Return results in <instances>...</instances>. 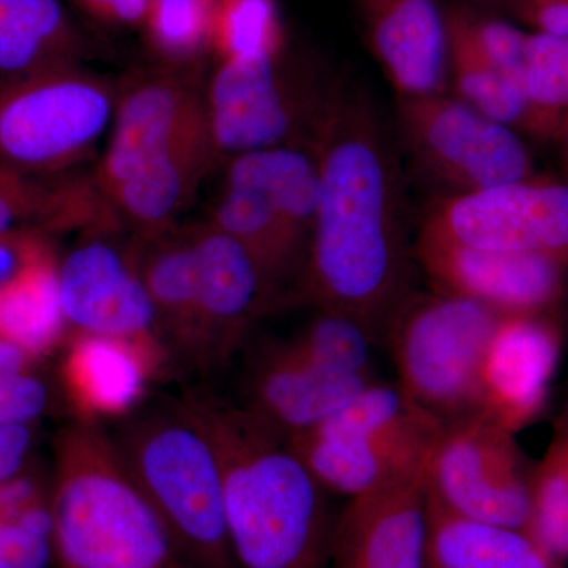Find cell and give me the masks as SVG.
Masks as SVG:
<instances>
[{
    "label": "cell",
    "instance_id": "1",
    "mask_svg": "<svg viewBox=\"0 0 568 568\" xmlns=\"http://www.w3.org/2000/svg\"><path fill=\"white\" fill-rule=\"evenodd\" d=\"M310 149L320 197L302 298L353 317L379 339L409 295L414 256L395 142L368 91L339 81Z\"/></svg>",
    "mask_w": 568,
    "mask_h": 568
},
{
    "label": "cell",
    "instance_id": "2",
    "mask_svg": "<svg viewBox=\"0 0 568 568\" xmlns=\"http://www.w3.org/2000/svg\"><path fill=\"white\" fill-rule=\"evenodd\" d=\"M190 407L222 470L224 517L241 568H327L334 523L327 489L286 439L245 407L194 395Z\"/></svg>",
    "mask_w": 568,
    "mask_h": 568
},
{
    "label": "cell",
    "instance_id": "3",
    "mask_svg": "<svg viewBox=\"0 0 568 568\" xmlns=\"http://www.w3.org/2000/svg\"><path fill=\"white\" fill-rule=\"evenodd\" d=\"M50 504L59 568H190L118 446L92 422L59 435Z\"/></svg>",
    "mask_w": 568,
    "mask_h": 568
},
{
    "label": "cell",
    "instance_id": "4",
    "mask_svg": "<svg viewBox=\"0 0 568 568\" xmlns=\"http://www.w3.org/2000/svg\"><path fill=\"white\" fill-rule=\"evenodd\" d=\"M115 446L186 566L233 568L222 470L189 403L140 418Z\"/></svg>",
    "mask_w": 568,
    "mask_h": 568
},
{
    "label": "cell",
    "instance_id": "5",
    "mask_svg": "<svg viewBox=\"0 0 568 568\" xmlns=\"http://www.w3.org/2000/svg\"><path fill=\"white\" fill-rule=\"evenodd\" d=\"M499 317L459 295H407L384 331L398 386L444 424L480 414L481 361Z\"/></svg>",
    "mask_w": 568,
    "mask_h": 568
},
{
    "label": "cell",
    "instance_id": "6",
    "mask_svg": "<svg viewBox=\"0 0 568 568\" xmlns=\"http://www.w3.org/2000/svg\"><path fill=\"white\" fill-rule=\"evenodd\" d=\"M118 91L74 65L0 78V164L39 175L88 159L112 125Z\"/></svg>",
    "mask_w": 568,
    "mask_h": 568
},
{
    "label": "cell",
    "instance_id": "7",
    "mask_svg": "<svg viewBox=\"0 0 568 568\" xmlns=\"http://www.w3.org/2000/svg\"><path fill=\"white\" fill-rule=\"evenodd\" d=\"M339 81L276 54L222 61L204 92L216 155L310 148Z\"/></svg>",
    "mask_w": 568,
    "mask_h": 568
},
{
    "label": "cell",
    "instance_id": "8",
    "mask_svg": "<svg viewBox=\"0 0 568 568\" xmlns=\"http://www.w3.org/2000/svg\"><path fill=\"white\" fill-rule=\"evenodd\" d=\"M403 145L443 196L525 181L529 160L510 126L446 92L398 99Z\"/></svg>",
    "mask_w": 568,
    "mask_h": 568
},
{
    "label": "cell",
    "instance_id": "9",
    "mask_svg": "<svg viewBox=\"0 0 568 568\" xmlns=\"http://www.w3.org/2000/svg\"><path fill=\"white\" fill-rule=\"evenodd\" d=\"M428 496L459 517L528 529L530 476L514 433L484 414L446 422L426 463Z\"/></svg>",
    "mask_w": 568,
    "mask_h": 568
},
{
    "label": "cell",
    "instance_id": "10",
    "mask_svg": "<svg viewBox=\"0 0 568 568\" xmlns=\"http://www.w3.org/2000/svg\"><path fill=\"white\" fill-rule=\"evenodd\" d=\"M491 252L568 253V186L523 181L440 196L424 226Z\"/></svg>",
    "mask_w": 568,
    "mask_h": 568
},
{
    "label": "cell",
    "instance_id": "11",
    "mask_svg": "<svg viewBox=\"0 0 568 568\" xmlns=\"http://www.w3.org/2000/svg\"><path fill=\"white\" fill-rule=\"evenodd\" d=\"M212 142L204 93L168 71L138 73L118 91L112 132L93 175L104 194L142 164Z\"/></svg>",
    "mask_w": 568,
    "mask_h": 568
},
{
    "label": "cell",
    "instance_id": "12",
    "mask_svg": "<svg viewBox=\"0 0 568 568\" xmlns=\"http://www.w3.org/2000/svg\"><path fill=\"white\" fill-rule=\"evenodd\" d=\"M197 291L196 364L224 362L274 302L278 284L244 245L212 223L186 231Z\"/></svg>",
    "mask_w": 568,
    "mask_h": 568
},
{
    "label": "cell",
    "instance_id": "13",
    "mask_svg": "<svg viewBox=\"0 0 568 568\" xmlns=\"http://www.w3.org/2000/svg\"><path fill=\"white\" fill-rule=\"evenodd\" d=\"M414 257L439 293L470 298L499 315H534L560 291V260L547 254L474 248L422 227Z\"/></svg>",
    "mask_w": 568,
    "mask_h": 568
},
{
    "label": "cell",
    "instance_id": "14",
    "mask_svg": "<svg viewBox=\"0 0 568 568\" xmlns=\"http://www.w3.org/2000/svg\"><path fill=\"white\" fill-rule=\"evenodd\" d=\"M63 313L77 332L162 342L159 321L130 250L82 241L59 264Z\"/></svg>",
    "mask_w": 568,
    "mask_h": 568
},
{
    "label": "cell",
    "instance_id": "15",
    "mask_svg": "<svg viewBox=\"0 0 568 568\" xmlns=\"http://www.w3.org/2000/svg\"><path fill=\"white\" fill-rule=\"evenodd\" d=\"M426 466L353 497L334 523L327 568H426Z\"/></svg>",
    "mask_w": 568,
    "mask_h": 568
},
{
    "label": "cell",
    "instance_id": "16",
    "mask_svg": "<svg viewBox=\"0 0 568 568\" xmlns=\"http://www.w3.org/2000/svg\"><path fill=\"white\" fill-rule=\"evenodd\" d=\"M560 354L558 331L534 315H500L480 368V414L515 433L540 414Z\"/></svg>",
    "mask_w": 568,
    "mask_h": 568
},
{
    "label": "cell",
    "instance_id": "17",
    "mask_svg": "<svg viewBox=\"0 0 568 568\" xmlns=\"http://www.w3.org/2000/svg\"><path fill=\"white\" fill-rule=\"evenodd\" d=\"M373 381L332 372L306 357L293 342L276 343L253 366L245 409L283 439H291L334 416Z\"/></svg>",
    "mask_w": 568,
    "mask_h": 568
},
{
    "label": "cell",
    "instance_id": "18",
    "mask_svg": "<svg viewBox=\"0 0 568 568\" xmlns=\"http://www.w3.org/2000/svg\"><path fill=\"white\" fill-rule=\"evenodd\" d=\"M368 43L398 99L447 88L446 13L437 0H354Z\"/></svg>",
    "mask_w": 568,
    "mask_h": 568
},
{
    "label": "cell",
    "instance_id": "19",
    "mask_svg": "<svg viewBox=\"0 0 568 568\" xmlns=\"http://www.w3.org/2000/svg\"><path fill=\"white\" fill-rule=\"evenodd\" d=\"M166 358L163 342L74 332L62 383L81 420L123 416L140 403Z\"/></svg>",
    "mask_w": 568,
    "mask_h": 568
},
{
    "label": "cell",
    "instance_id": "20",
    "mask_svg": "<svg viewBox=\"0 0 568 568\" xmlns=\"http://www.w3.org/2000/svg\"><path fill=\"white\" fill-rule=\"evenodd\" d=\"M286 443L327 491L349 499L422 469L436 444L355 435L327 424Z\"/></svg>",
    "mask_w": 568,
    "mask_h": 568
},
{
    "label": "cell",
    "instance_id": "21",
    "mask_svg": "<svg viewBox=\"0 0 568 568\" xmlns=\"http://www.w3.org/2000/svg\"><path fill=\"white\" fill-rule=\"evenodd\" d=\"M115 219L93 178L22 173L0 164V234L41 233L108 226Z\"/></svg>",
    "mask_w": 568,
    "mask_h": 568
},
{
    "label": "cell",
    "instance_id": "22",
    "mask_svg": "<svg viewBox=\"0 0 568 568\" xmlns=\"http://www.w3.org/2000/svg\"><path fill=\"white\" fill-rule=\"evenodd\" d=\"M215 156L211 142L166 153L138 168L104 194V201L138 237L166 233L192 201Z\"/></svg>",
    "mask_w": 568,
    "mask_h": 568
},
{
    "label": "cell",
    "instance_id": "23",
    "mask_svg": "<svg viewBox=\"0 0 568 568\" xmlns=\"http://www.w3.org/2000/svg\"><path fill=\"white\" fill-rule=\"evenodd\" d=\"M130 254L155 308L160 334L163 332L175 349L196 362V272L189 235L170 230L138 237Z\"/></svg>",
    "mask_w": 568,
    "mask_h": 568
},
{
    "label": "cell",
    "instance_id": "24",
    "mask_svg": "<svg viewBox=\"0 0 568 568\" xmlns=\"http://www.w3.org/2000/svg\"><path fill=\"white\" fill-rule=\"evenodd\" d=\"M426 568H551L526 530L459 517L428 496Z\"/></svg>",
    "mask_w": 568,
    "mask_h": 568
},
{
    "label": "cell",
    "instance_id": "25",
    "mask_svg": "<svg viewBox=\"0 0 568 568\" xmlns=\"http://www.w3.org/2000/svg\"><path fill=\"white\" fill-rule=\"evenodd\" d=\"M224 183L248 186L263 194L294 237L308 248L320 197V175L312 149L284 145L233 156Z\"/></svg>",
    "mask_w": 568,
    "mask_h": 568
},
{
    "label": "cell",
    "instance_id": "26",
    "mask_svg": "<svg viewBox=\"0 0 568 568\" xmlns=\"http://www.w3.org/2000/svg\"><path fill=\"white\" fill-rule=\"evenodd\" d=\"M80 52L61 0H0V78L74 65Z\"/></svg>",
    "mask_w": 568,
    "mask_h": 568
},
{
    "label": "cell",
    "instance_id": "27",
    "mask_svg": "<svg viewBox=\"0 0 568 568\" xmlns=\"http://www.w3.org/2000/svg\"><path fill=\"white\" fill-rule=\"evenodd\" d=\"M209 223L244 245L276 284L304 265L305 246L256 190L223 183Z\"/></svg>",
    "mask_w": 568,
    "mask_h": 568
},
{
    "label": "cell",
    "instance_id": "28",
    "mask_svg": "<svg viewBox=\"0 0 568 568\" xmlns=\"http://www.w3.org/2000/svg\"><path fill=\"white\" fill-rule=\"evenodd\" d=\"M67 325L55 254L0 294V338L20 346L33 361L62 342Z\"/></svg>",
    "mask_w": 568,
    "mask_h": 568
},
{
    "label": "cell",
    "instance_id": "29",
    "mask_svg": "<svg viewBox=\"0 0 568 568\" xmlns=\"http://www.w3.org/2000/svg\"><path fill=\"white\" fill-rule=\"evenodd\" d=\"M446 28L447 85L454 88V97L503 125L521 122L534 106L525 77L493 67L448 11Z\"/></svg>",
    "mask_w": 568,
    "mask_h": 568
},
{
    "label": "cell",
    "instance_id": "30",
    "mask_svg": "<svg viewBox=\"0 0 568 568\" xmlns=\"http://www.w3.org/2000/svg\"><path fill=\"white\" fill-rule=\"evenodd\" d=\"M526 532L548 558H568V418L530 476V519Z\"/></svg>",
    "mask_w": 568,
    "mask_h": 568
},
{
    "label": "cell",
    "instance_id": "31",
    "mask_svg": "<svg viewBox=\"0 0 568 568\" xmlns=\"http://www.w3.org/2000/svg\"><path fill=\"white\" fill-rule=\"evenodd\" d=\"M211 47L222 61L282 52L286 41L275 0H216Z\"/></svg>",
    "mask_w": 568,
    "mask_h": 568
},
{
    "label": "cell",
    "instance_id": "32",
    "mask_svg": "<svg viewBox=\"0 0 568 568\" xmlns=\"http://www.w3.org/2000/svg\"><path fill=\"white\" fill-rule=\"evenodd\" d=\"M291 342L306 357L332 372L375 379L373 346L377 338L353 317L320 310V315Z\"/></svg>",
    "mask_w": 568,
    "mask_h": 568
},
{
    "label": "cell",
    "instance_id": "33",
    "mask_svg": "<svg viewBox=\"0 0 568 568\" xmlns=\"http://www.w3.org/2000/svg\"><path fill=\"white\" fill-rule=\"evenodd\" d=\"M216 0H151L144 24L153 50L173 62L196 58L212 43Z\"/></svg>",
    "mask_w": 568,
    "mask_h": 568
},
{
    "label": "cell",
    "instance_id": "34",
    "mask_svg": "<svg viewBox=\"0 0 568 568\" xmlns=\"http://www.w3.org/2000/svg\"><path fill=\"white\" fill-rule=\"evenodd\" d=\"M525 80L534 106L568 104V37L537 33L525 47Z\"/></svg>",
    "mask_w": 568,
    "mask_h": 568
},
{
    "label": "cell",
    "instance_id": "35",
    "mask_svg": "<svg viewBox=\"0 0 568 568\" xmlns=\"http://www.w3.org/2000/svg\"><path fill=\"white\" fill-rule=\"evenodd\" d=\"M448 13L493 67L510 77H525V47L528 39L525 33L507 22L484 18L466 9L450 10Z\"/></svg>",
    "mask_w": 568,
    "mask_h": 568
},
{
    "label": "cell",
    "instance_id": "36",
    "mask_svg": "<svg viewBox=\"0 0 568 568\" xmlns=\"http://www.w3.org/2000/svg\"><path fill=\"white\" fill-rule=\"evenodd\" d=\"M47 403V387L28 372L0 377V425H28Z\"/></svg>",
    "mask_w": 568,
    "mask_h": 568
},
{
    "label": "cell",
    "instance_id": "37",
    "mask_svg": "<svg viewBox=\"0 0 568 568\" xmlns=\"http://www.w3.org/2000/svg\"><path fill=\"white\" fill-rule=\"evenodd\" d=\"M51 538L37 536L21 526H0V558L17 568H44L50 562Z\"/></svg>",
    "mask_w": 568,
    "mask_h": 568
},
{
    "label": "cell",
    "instance_id": "38",
    "mask_svg": "<svg viewBox=\"0 0 568 568\" xmlns=\"http://www.w3.org/2000/svg\"><path fill=\"white\" fill-rule=\"evenodd\" d=\"M78 7L88 11L95 20L110 26L144 24L151 0H73Z\"/></svg>",
    "mask_w": 568,
    "mask_h": 568
},
{
    "label": "cell",
    "instance_id": "39",
    "mask_svg": "<svg viewBox=\"0 0 568 568\" xmlns=\"http://www.w3.org/2000/svg\"><path fill=\"white\" fill-rule=\"evenodd\" d=\"M31 446L28 425H0V481L18 476Z\"/></svg>",
    "mask_w": 568,
    "mask_h": 568
},
{
    "label": "cell",
    "instance_id": "40",
    "mask_svg": "<svg viewBox=\"0 0 568 568\" xmlns=\"http://www.w3.org/2000/svg\"><path fill=\"white\" fill-rule=\"evenodd\" d=\"M529 11L541 33L568 37V0H529Z\"/></svg>",
    "mask_w": 568,
    "mask_h": 568
},
{
    "label": "cell",
    "instance_id": "41",
    "mask_svg": "<svg viewBox=\"0 0 568 568\" xmlns=\"http://www.w3.org/2000/svg\"><path fill=\"white\" fill-rule=\"evenodd\" d=\"M32 361L31 355L20 346L0 338V377L28 372Z\"/></svg>",
    "mask_w": 568,
    "mask_h": 568
},
{
    "label": "cell",
    "instance_id": "42",
    "mask_svg": "<svg viewBox=\"0 0 568 568\" xmlns=\"http://www.w3.org/2000/svg\"><path fill=\"white\" fill-rule=\"evenodd\" d=\"M0 568H17V567L10 566L9 562H6V560L0 558Z\"/></svg>",
    "mask_w": 568,
    "mask_h": 568
},
{
    "label": "cell",
    "instance_id": "43",
    "mask_svg": "<svg viewBox=\"0 0 568 568\" xmlns=\"http://www.w3.org/2000/svg\"><path fill=\"white\" fill-rule=\"evenodd\" d=\"M467 2H473L477 3V6H480V3L493 2V0H467Z\"/></svg>",
    "mask_w": 568,
    "mask_h": 568
},
{
    "label": "cell",
    "instance_id": "44",
    "mask_svg": "<svg viewBox=\"0 0 568 568\" xmlns=\"http://www.w3.org/2000/svg\"><path fill=\"white\" fill-rule=\"evenodd\" d=\"M0 526H2V519H0Z\"/></svg>",
    "mask_w": 568,
    "mask_h": 568
}]
</instances>
